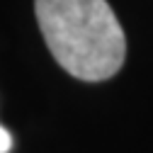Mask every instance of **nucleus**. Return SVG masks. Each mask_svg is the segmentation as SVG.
Segmentation results:
<instances>
[{
	"mask_svg": "<svg viewBox=\"0 0 153 153\" xmlns=\"http://www.w3.org/2000/svg\"><path fill=\"white\" fill-rule=\"evenodd\" d=\"M34 12L51 56L73 78L100 83L122 68L126 39L107 0H34Z\"/></svg>",
	"mask_w": 153,
	"mask_h": 153,
	"instance_id": "1",
	"label": "nucleus"
},
{
	"mask_svg": "<svg viewBox=\"0 0 153 153\" xmlns=\"http://www.w3.org/2000/svg\"><path fill=\"white\" fill-rule=\"evenodd\" d=\"M12 148V136H10V131L0 124V153H10Z\"/></svg>",
	"mask_w": 153,
	"mask_h": 153,
	"instance_id": "2",
	"label": "nucleus"
}]
</instances>
